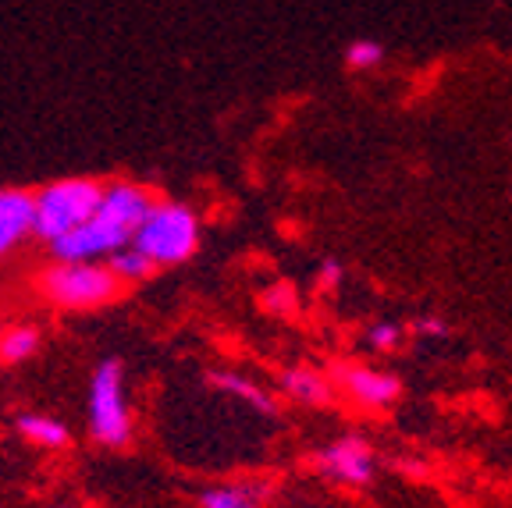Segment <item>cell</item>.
<instances>
[{"label":"cell","instance_id":"6da1fadb","mask_svg":"<svg viewBox=\"0 0 512 508\" xmlns=\"http://www.w3.org/2000/svg\"><path fill=\"white\" fill-rule=\"evenodd\" d=\"M153 199H157V192L150 185L136 182V178H111V182H104L93 217L86 224H79L75 231H68L64 239L50 242V260L104 263L111 253L132 246L136 228L150 214Z\"/></svg>","mask_w":512,"mask_h":508},{"label":"cell","instance_id":"7a4b0ae2","mask_svg":"<svg viewBox=\"0 0 512 508\" xmlns=\"http://www.w3.org/2000/svg\"><path fill=\"white\" fill-rule=\"evenodd\" d=\"M32 288L57 313H96L118 302L125 292V285L107 270V263L89 260H50L32 278Z\"/></svg>","mask_w":512,"mask_h":508},{"label":"cell","instance_id":"3957f363","mask_svg":"<svg viewBox=\"0 0 512 508\" xmlns=\"http://www.w3.org/2000/svg\"><path fill=\"white\" fill-rule=\"evenodd\" d=\"M86 430L100 448H121L132 445L136 437V420L128 405V377L121 356H104L89 374V395H86Z\"/></svg>","mask_w":512,"mask_h":508},{"label":"cell","instance_id":"277c9868","mask_svg":"<svg viewBox=\"0 0 512 508\" xmlns=\"http://www.w3.org/2000/svg\"><path fill=\"white\" fill-rule=\"evenodd\" d=\"M200 239H203L200 214L189 203L157 196L150 214L136 228L132 246L157 270H168V267H182V263H189L192 256L200 253Z\"/></svg>","mask_w":512,"mask_h":508},{"label":"cell","instance_id":"5b68a950","mask_svg":"<svg viewBox=\"0 0 512 508\" xmlns=\"http://www.w3.org/2000/svg\"><path fill=\"white\" fill-rule=\"evenodd\" d=\"M100 192H104V182L89 175L54 178V182L32 189V235L47 246L64 239L68 231L93 217Z\"/></svg>","mask_w":512,"mask_h":508},{"label":"cell","instance_id":"8992f818","mask_svg":"<svg viewBox=\"0 0 512 508\" xmlns=\"http://www.w3.org/2000/svg\"><path fill=\"white\" fill-rule=\"evenodd\" d=\"M317 469L328 480L345 487H367L377 473V452L367 437L360 434H342L335 441H328L324 448H317Z\"/></svg>","mask_w":512,"mask_h":508},{"label":"cell","instance_id":"52a82bcc","mask_svg":"<svg viewBox=\"0 0 512 508\" xmlns=\"http://www.w3.org/2000/svg\"><path fill=\"white\" fill-rule=\"evenodd\" d=\"M335 384L363 409H384L402 398V381L388 370H374L363 363H338Z\"/></svg>","mask_w":512,"mask_h":508},{"label":"cell","instance_id":"ba28073f","mask_svg":"<svg viewBox=\"0 0 512 508\" xmlns=\"http://www.w3.org/2000/svg\"><path fill=\"white\" fill-rule=\"evenodd\" d=\"M32 235V189L0 185V263L11 260Z\"/></svg>","mask_w":512,"mask_h":508},{"label":"cell","instance_id":"9c48e42d","mask_svg":"<svg viewBox=\"0 0 512 508\" xmlns=\"http://www.w3.org/2000/svg\"><path fill=\"white\" fill-rule=\"evenodd\" d=\"M278 395L292 405H303V409H320L335 398V388L313 366H285L278 374Z\"/></svg>","mask_w":512,"mask_h":508},{"label":"cell","instance_id":"30bf717a","mask_svg":"<svg viewBox=\"0 0 512 508\" xmlns=\"http://www.w3.org/2000/svg\"><path fill=\"white\" fill-rule=\"evenodd\" d=\"M207 384L217 391V395H228V398H235V402L249 405L253 413L278 416V395L267 391L264 384L249 381L246 374H235V370H214V374H207Z\"/></svg>","mask_w":512,"mask_h":508},{"label":"cell","instance_id":"8fae6325","mask_svg":"<svg viewBox=\"0 0 512 508\" xmlns=\"http://www.w3.org/2000/svg\"><path fill=\"white\" fill-rule=\"evenodd\" d=\"M15 430L25 445L43 448V452H64V448L72 445L68 423H61L57 416H47V413H18Z\"/></svg>","mask_w":512,"mask_h":508},{"label":"cell","instance_id":"7c38bea8","mask_svg":"<svg viewBox=\"0 0 512 508\" xmlns=\"http://www.w3.org/2000/svg\"><path fill=\"white\" fill-rule=\"evenodd\" d=\"M267 484L260 480H235V484H214L200 491V508H264Z\"/></svg>","mask_w":512,"mask_h":508},{"label":"cell","instance_id":"4fadbf2b","mask_svg":"<svg viewBox=\"0 0 512 508\" xmlns=\"http://www.w3.org/2000/svg\"><path fill=\"white\" fill-rule=\"evenodd\" d=\"M43 345V331L36 324H4L0 327V366H18L32 359Z\"/></svg>","mask_w":512,"mask_h":508},{"label":"cell","instance_id":"5bb4252c","mask_svg":"<svg viewBox=\"0 0 512 508\" xmlns=\"http://www.w3.org/2000/svg\"><path fill=\"white\" fill-rule=\"evenodd\" d=\"M104 263H107V270H111L114 278H118L125 288H132V285H143V281H150L153 274H157V267H153V263L146 260V256L139 253L136 246H125V249H118V253H111Z\"/></svg>","mask_w":512,"mask_h":508},{"label":"cell","instance_id":"9a60e30c","mask_svg":"<svg viewBox=\"0 0 512 508\" xmlns=\"http://www.w3.org/2000/svg\"><path fill=\"white\" fill-rule=\"evenodd\" d=\"M381 61L384 47L377 40H352L345 47V68H352V72H374Z\"/></svg>","mask_w":512,"mask_h":508},{"label":"cell","instance_id":"2e32d148","mask_svg":"<svg viewBox=\"0 0 512 508\" xmlns=\"http://www.w3.org/2000/svg\"><path fill=\"white\" fill-rule=\"evenodd\" d=\"M406 338V327L399 320H377V324L367 327V345L377 352H395Z\"/></svg>","mask_w":512,"mask_h":508},{"label":"cell","instance_id":"e0dca14e","mask_svg":"<svg viewBox=\"0 0 512 508\" xmlns=\"http://www.w3.org/2000/svg\"><path fill=\"white\" fill-rule=\"evenodd\" d=\"M409 331L416 334V338H448L452 334V324H448L445 317H438V313H420V317L409 320Z\"/></svg>","mask_w":512,"mask_h":508},{"label":"cell","instance_id":"ac0fdd59","mask_svg":"<svg viewBox=\"0 0 512 508\" xmlns=\"http://www.w3.org/2000/svg\"><path fill=\"white\" fill-rule=\"evenodd\" d=\"M342 278H345L342 260H335V256L320 260V267H317V292H331V288L342 285Z\"/></svg>","mask_w":512,"mask_h":508},{"label":"cell","instance_id":"d6986e66","mask_svg":"<svg viewBox=\"0 0 512 508\" xmlns=\"http://www.w3.org/2000/svg\"><path fill=\"white\" fill-rule=\"evenodd\" d=\"M264 310H271V313H288L292 306H296V292L288 285H274L271 292H264Z\"/></svg>","mask_w":512,"mask_h":508},{"label":"cell","instance_id":"ffe728a7","mask_svg":"<svg viewBox=\"0 0 512 508\" xmlns=\"http://www.w3.org/2000/svg\"><path fill=\"white\" fill-rule=\"evenodd\" d=\"M57 508H72V505H57Z\"/></svg>","mask_w":512,"mask_h":508},{"label":"cell","instance_id":"44dd1931","mask_svg":"<svg viewBox=\"0 0 512 508\" xmlns=\"http://www.w3.org/2000/svg\"><path fill=\"white\" fill-rule=\"evenodd\" d=\"M0 327H4V324H0Z\"/></svg>","mask_w":512,"mask_h":508}]
</instances>
